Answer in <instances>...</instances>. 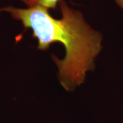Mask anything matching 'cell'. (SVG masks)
Masks as SVG:
<instances>
[{"label": "cell", "mask_w": 123, "mask_h": 123, "mask_svg": "<svg viewBox=\"0 0 123 123\" xmlns=\"http://www.w3.org/2000/svg\"><path fill=\"white\" fill-rule=\"evenodd\" d=\"M61 18H55L49 10L40 6L26 8L7 6L0 12L8 13L33 31L38 42V49L46 50L59 42L64 46L65 57L59 60L52 56L59 70L62 86L68 91L84 81L86 73L94 68V61L102 49V36L88 24L80 11L69 7L64 0L59 1Z\"/></svg>", "instance_id": "obj_1"}, {"label": "cell", "mask_w": 123, "mask_h": 123, "mask_svg": "<svg viewBox=\"0 0 123 123\" xmlns=\"http://www.w3.org/2000/svg\"><path fill=\"white\" fill-rule=\"evenodd\" d=\"M60 0H29L27 3V7L34 6H40L48 10L55 9Z\"/></svg>", "instance_id": "obj_2"}, {"label": "cell", "mask_w": 123, "mask_h": 123, "mask_svg": "<svg viewBox=\"0 0 123 123\" xmlns=\"http://www.w3.org/2000/svg\"><path fill=\"white\" fill-rule=\"evenodd\" d=\"M115 1L117 3V4L123 10V0H115Z\"/></svg>", "instance_id": "obj_3"}, {"label": "cell", "mask_w": 123, "mask_h": 123, "mask_svg": "<svg viewBox=\"0 0 123 123\" xmlns=\"http://www.w3.org/2000/svg\"><path fill=\"white\" fill-rule=\"evenodd\" d=\"M22 1L24 2V3H25V4H27V3L28 2V1H29V0H22Z\"/></svg>", "instance_id": "obj_4"}]
</instances>
